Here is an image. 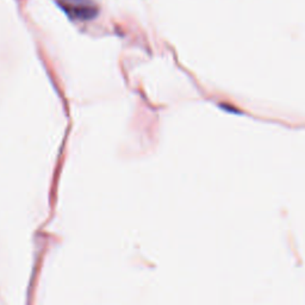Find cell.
Returning a JSON list of instances; mask_svg holds the SVG:
<instances>
[{
  "mask_svg": "<svg viewBox=\"0 0 305 305\" xmlns=\"http://www.w3.org/2000/svg\"><path fill=\"white\" fill-rule=\"evenodd\" d=\"M56 2L69 17L77 21H91L98 15L93 0H56Z\"/></svg>",
  "mask_w": 305,
  "mask_h": 305,
  "instance_id": "cell-1",
  "label": "cell"
}]
</instances>
